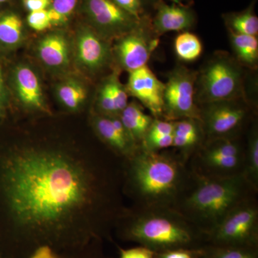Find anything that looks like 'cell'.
<instances>
[{
  "label": "cell",
  "instance_id": "ffe728a7",
  "mask_svg": "<svg viewBox=\"0 0 258 258\" xmlns=\"http://www.w3.org/2000/svg\"><path fill=\"white\" fill-rule=\"evenodd\" d=\"M231 45L239 63L249 68H255L258 62L257 36L241 35L229 31Z\"/></svg>",
  "mask_w": 258,
  "mask_h": 258
},
{
  "label": "cell",
  "instance_id": "b9f144b4",
  "mask_svg": "<svg viewBox=\"0 0 258 258\" xmlns=\"http://www.w3.org/2000/svg\"><path fill=\"white\" fill-rule=\"evenodd\" d=\"M202 258H204V257H202Z\"/></svg>",
  "mask_w": 258,
  "mask_h": 258
},
{
  "label": "cell",
  "instance_id": "ab89813d",
  "mask_svg": "<svg viewBox=\"0 0 258 258\" xmlns=\"http://www.w3.org/2000/svg\"><path fill=\"white\" fill-rule=\"evenodd\" d=\"M169 1L172 2L174 4L182 5L183 3L187 1V0H169Z\"/></svg>",
  "mask_w": 258,
  "mask_h": 258
},
{
  "label": "cell",
  "instance_id": "d4e9b609",
  "mask_svg": "<svg viewBox=\"0 0 258 258\" xmlns=\"http://www.w3.org/2000/svg\"><path fill=\"white\" fill-rule=\"evenodd\" d=\"M204 258H258L257 247H219L207 245L204 247Z\"/></svg>",
  "mask_w": 258,
  "mask_h": 258
},
{
  "label": "cell",
  "instance_id": "7c38bea8",
  "mask_svg": "<svg viewBox=\"0 0 258 258\" xmlns=\"http://www.w3.org/2000/svg\"><path fill=\"white\" fill-rule=\"evenodd\" d=\"M164 88V83L157 79L147 66L129 72L128 93L138 99L155 118H163Z\"/></svg>",
  "mask_w": 258,
  "mask_h": 258
},
{
  "label": "cell",
  "instance_id": "3957f363",
  "mask_svg": "<svg viewBox=\"0 0 258 258\" xmlns=\"http://www.w3.org/2000/svg\"><path fill=\"white\" fill-rule=\"evenodd\" d=\"M257 191L242 174L215 177L191 171L188 184L173 208L207 235L231 210L257 196Z\"/></svg>",
  "mask_w": 258,
  "mask_h": 258
},
{
  "label": "cell",
  "instance_id": "1f68e13d",
  "mask_svg": "<svg viewBox=\"0 0 258 258\" xmlns=\"http://www.w3.org/2000/svg\"><path fill=\"white\" fill-rule=\"evenodd\" d=\"M79 2V0H51L50 8L69 20L77 8Z\"/></svg>",
  "mask_w": 258,
  "mask_h": 258
},
{
  "label": "cell",
  "instance_id": "6da1fadb",
  "mask_svg": "<svg viewBox=\"0 0 258 258\" xmlns=\"http://www.w3.org/2000/svg\"><path fill=\"white\" fill-rule=\"evenodd\" d=\"M103 165L56 149H28L13 154L2 173V187L13 221L23 231L55 235L81 218L117 220L118 176Z\"/></svg>",
  "mask_w": 258,
  "mask_h": 258
},
{
  "label": "cell",
  "instance_id": "30bf717a",
  "mask_svg": "<svg viewBox=\"0 0 258 258\" xmlns=\"http://www.w3.org/2000/svg\"><path fill=\"white\" fill-rule=\"evenodd\" d=\"M204 105L200 120L207 139L237 137L248 116V108L238 100Z\"/></svg>",
  "mask_w": 258,
  "mask_h": 258
},
{
  "label": "cell",
  "instance_id": "5bb4252c",
  "mask_svg": "<svg viewBox=\"0 0 258 258\" xmlns=\"http://www.w3.org/2000/svg\"><path fill=\"white\" fill-rule=\"evenodd\" d=\"M76 58L79 63L88 71H99L108 62L109 47L93 30L83 28L77 37Z\"/></svg>",
  "mask_w": 258,
  "mask_h": 258
},
{
  "label": "cell",
  "instance_id": "836d02e7",
  "mask_svg": "<svg viewBox=\"0 0 258 258\" xmlns=\"http://www.w3.org/2000/svg\"><path fill=\"white\" fill-rule=\"evenodd\" d=\"M155 252L141 245L128 249H120V258H154Z\"/></svg>",
  "mask_w": 258,
  "mask_h": 258
},
{
  "label": "cell",
  "instance_id": "e575fe53",
  "mask_svg": "<svg viewBox=\"0 0 258 258\" xmlns=\"http://www.w3.org/2000/svg\"><path fill=\"white\" fill-rule=\"evenodd\" d=\"M51 0H24V5L29 12L47 10L50 8Z\"/></svg>",
  "mask_w": 258,
  "mask_h": 258
},
{
  "label": "cell",
  "instance_id": "4dcf8cb0",
  "mask_svg": "<svg viewBox=\"0 0 258 258\" xmlns=\"http://www.w3.org/2000/svg\"><path fill=\"white\" fill-rule=\"evenodd\" d=\"M173 134L144 139L141 147L149 151L160 152L172 147Z\"/></svg>",
  "mask_w": 258,
  "mask_h": 258
},
{
  "label": "cell",
  "instance_id": "60d3db41",
  "mask_svg": "<svg viewBox=\"0 0 258 258\" xmlns=\"http://www.w3.org/2000/svg\"><path fill=\"white\" fill-rule=\"evenodd\" d=\"M8 0H0V3H5V2H8Z\"/></svg>",
  "mask_w": 258,
  "mask_h": 258
},
{
  "label": "cell",
  "instance_id": "7a4b0ae2",
  "mask_svg": "<svg viewBox=\"0 0 258 258\" xmlns=\"http://www.w3.org/2000/svg\"><path fill=\"white\" fill-rule=\"evenodd\" d=\"M124 161L123 189L136 207L174 208L191 175L188 163L175 153L139 146Z\"/></svg>",
  "mask_w": 258,
  "mask_h": 258
},
{
  "label": "cell",
  "instance_id": "7bdbcfd3",
  "mask_svg": "<svg viewBox=\"0 0 258 258\" xmlns=\"http://www.w3.org/2000/svg\"><path fill=\"white\" fill-rule=\"evenodd\" d=\"M0 258H1V257H0Z\"/></svg>",
  "mask_w": 258,
  "mask_h": 258
},
{
  "label": "cell",
  "instance_id": "f35d334b",
  "mask_svg": "<svg viewBox=\"0 0 258 258\" xmlns=\"http://www.w3.org/2000/svg\"><path fill=\"white\" fill-rule=\"evenodd\" d=\"M159 0H142L143 3H148V4H152L156 5Z\"/></svg>",
  "mask_w": 258,
  "mask_h": 258
},
{
  "label": "cell",
  "instance_id": "4fadbf2b",
  "mask_svg": "<svg viewBox=\"0 0 258 258\" xmlns=\"http://www.w3.org/2000/svg\"><path fill=\"white\" fill-rule=\"evenodd\" d=\"M155 16L152 20L153 30L157 35L168 32L187 31L196 23L192 9L183 5H168L159 0L155 5Z\"/></svg>",
  "mask_w": 258,
  "mask_h": 258
},
{
  "label": "cell",
  "instance_id": "44dd1931",
  "mask_svg": "<svg viewBox=\"0 0 258 258\" xmlns=\"http://www.w3.org/2000/svg\"><path fill=\"white\" fill-rule=\"evenodd\" d=\"M254 3H252L242 11L224 15V21L228 31L257 36L258 18L254 13Z\"/></svg>",
  "mask_w": 258,
  "mask_h": 258
},
{
  "label": "cell",
  "instance_id": "74e56055",
  "mask_svg": "<svg viewBox=\"0 0 258 258\" xmlns=\"http://www.w3.org/2000/svg\"><path fill=\"white\" fill-rule=\"evenodd\" d=\"M47 13H48L49 19L51 25H55V26H59V25H64V23H67L68 20H66L64 17L59 14L55 10L49 8L47 9Z\"/></svg>",
  "mask_w": 258,
  "mask_h": 258
},
{
  "label": "cell",
  "instance_id": "9c48e42d",
  "mask_svg": "<svg viewBox=\"0 0 258 258\" xmlns=\"http://www.w3.org/2000/svg\"><path fill=\"white\" fill-rule=\"evenodd\" d=\"M158 45L159 39L153 30L152 20L144 15L133 30L120 37L115 45V55L120 66L131 72L147 66Z\"/></svg>",
  "mask_w": 258,
  "mask_h": 258
},
{
  "label": "cell",
  "instance_id": "484cf974",
  "mask_svg": "<svg viewBox=\"0 0 258 258\" xmlns=\"http://www.w3.org/2000/svg\"><path fill=\"white\" fill-rule=\"evenodd\" d=\"M98 106L103 115H106V116L118 115L108 80L100 89L98 93Z\"/></svg>",
  "mask_w": 258,
  "mask_h": 258
},
{
  "label": "cell",
  "instance_id": "f546056e",
  "mask_svg": "<svg viewBox=\"0 0 258 258\" xmlns=\"http://www.w3.org/2000/svg\"><path fill=\"white\" fill-rule=\"evenodd\" d=\"M203 256L204 248H179L155 252L154 258H202Z\"/></svg>",
  "mask_w": 258,
  "mask_h": 258
},
{
  "label": "cell",
  "instance_id": "4316f807",
  "mask_svg": "<svg viewBox=\"0 0 258 258\" xmlns=\"http://www.w3.org/2000/svg\"><path fill=\"white\" fill-rule=\"evenodd\" d=\"M108 81L114 100L117 113L119 115L128 103L127 91L118 81V77L115 75L111 76Z\"/></svg>",
  "mask_w": 258,
  "mask_h": 258
},
{
  "label": "cell",
  "instance_id": "d590c367",
  "mask_svg": "<svg viewBox=\"0 0 258 258\" xmlns=\"http://www.w3.org/2000/svg\"><path fill=\"white\" fill-rule=\"evenodd\" d=\"M30 258H59L49 246L42 245L36 249Z\"/></svg>",
  "mask_w": 258,
  "mask_h": 258
},
{
  "label": "cell",
  "instance_id": "52a82bcc",
  "mask_svg": "<svg viewBox=\"0 0 258 258\" xmlns=\"http://www.w3.org/2000/svg\"><path fill=\"white\" fill-rule=\"evenodd\" d=\"M206 237L208 245L257 247V196L248 199L231 210Z\"/></svg>",
  "mask_w": 258,
  "mask_h": 258
},
{
  "label": "cell",
  "instance_id": "8992f818",
  "mask_svg": "<svg viewBox=\"0 0 258 258\" xmlns=\"http://www.w3.org/2000/svg\"><path fill=\"white\" fill-rule=\"evenodd\" d=\"M240 64L226 54L211 59L197 76L195 93L202 104L239 100L243 76Z\"/></svg>",
  "mask_w": 258,
  "mask_h": 258
},
{
  "label": "cell",
  "instance_id": "d6986e66",
  "mask_svg": "<svg viewBox=\"0 0 258 258\" xmlns=\"http://www.w3.org/2000/svg\"><path fill=\"white\" fill-rule=\"evenodd\" d=\"M23 22L20 15L12 11L0 14V46L16 48L23 40Z\"/></svg>",
  "mask_w": 258,
  "mask_h": 258
},
{
  "label": "cell",
  "instance_id": "2e32d148",
  "mask_svg": "<svg viewBox=\"0 0 258 258\" xmlns=\"http://www.w3.org/2000/svg\"><path fill=\"white\" fill-rule=\"evenodd\" d=\"M37 54L47 67L62 69L69 64V45L60 32H52L42 37L37 45Z\"/></svg>",
  "mask_w": 258,
  "mask_h": 258
},
{
  "label": "cell",
  "instance_id": "603a6c76",
  "mask_svg": "<svg viewBox=\"0 0 258 258\" xmlns=\"http://www.w3.org/2000/svg\"><path fill=\"white\" fill-rule=\"evenodd\" d=\"M57 98L60 103L71 111H76L82 106L87 97V91L82 83L75 80H69L57 88Z\"/></svg>",
  "mask_w": 258,
  "mask_h": 258
},
{
  "label": "cell",
  "instance_id": "8fae6325",
  "mask_svg": "<svg viewBox=\"0 0 258 258\" xmlns=\"http://www.w3.org/2000/svg\"><path fill=\"white\" fill-rule=\"evenodd\" d=\"M83 9L98 31L108 36L124 35L141 20L121 9L113 0H84Z\"/></svg>",
  "mask_w": 258,
  "mask_h": 258
},
{
  "label": "cell",
  "instance_id": "f1b7e54d",
  "mask_svg": "<svg viewBox=\"0 0 258 258\" xmlns=\"http://www.w3.org/2000/svg\"><path fill=\"white\" fill-rule=\"evenodd\" d=\"M174 121L163 119V118H154L144 139L152 138V137H160V136L170 135V134H174Z\"/></svg>",
  "mask_w": 258,
  "mask_h": 258
},
{
  "label": "cell",
  "instance_id": "8d00e7d4",
  "mask_svg": "<svg viewBox=\"0 0 258 258\" xmlns=\"http://www.w3.org/2000/svg\"><path fill=\"white\" fill-rule=\"evenodd\" d=\"M8 96H7L6 88H5L4 79H3V72L0 67V117L4 113L6 108Z\"/></svg>",
  "mask_w": 258,
  "mask_h": 258
},
{
  "label": "cell",
  "instance_id": "7402d4cb",
  "mask_svg": "<svg viewBox=\"0 0 258 258\" xmlns=\"http://www.w3.org/2000/svg\"><path fill=\"white\" fill-rule=\"evenodd\" d=\"M243 176L258 191V129L255 123L252 124L246 144Z\"/></svg>",
  "mask_w": 258,
  "mask_h": 258
},
{
  "label": "cell",
  "instance_id": "5b68a950",
  "mask_svg": "<svg viewBox=\"0 0 258 258\" xmlns=\"http://www.w3.org/2000/svg\"><path fill=\"white\" fill-rule=\"evenodd\" d=\"M245 147L237 137L207 139L190 158L188 165L201 176L243 175Z\"/></svg>",
  "mask_w": 258,
  "mask_h": 258
},
{
  "label": "cell",
  "instance_id": "ac0fdd59",
  "mask_svg": "<svg viewBox=\"0 0 258 258\" xmlns=\"http://www.w3.org/2000/svg\"><path fill=\"white\" fill-rule=\"evenodd\" d=\"M118 116L130 138L137 145L140 146L154 119V117L147 115L141 105L136 102L128 103Z\"/></svg>",
  "mask_w": 258,
  "mask_h": 258
},
{
  "label": "cell",
  "instance_id": "d6a6232c",
  "mask_svg": "<svg viewBox=\"0 0 258 258\" xmlns=\"http://www.w3.org/2000/svg\"><path fill=\"white\" fill-rule=\"evenodd\" d=\"M121 9L133 15L136 18L141 19L144 16L143 2L142 0H113Z\"/></svg>",
  "mask_w": 258,
  "mask_h": 258
},
{
  "label": "cell",
  "instance_id": "277c9868",
  "mask_svg": "<svg viewBox=\"0 0 258 258\" xmlns=\"http://www.w3.org/2000/svg\"><path fill=\"white\" fill-rule=\"evenodd\" d=\"M118 220L127 238L154 252L208 245L203 231L172 208L134 206L123 210Z\"/></svg>",
  "mask_w": 258,
  "mask_h": 258
},
{
  "label": "cell",
  "instance_id": "9a60e30c",
  "mask_svg": "<svg viewBox=\"0 0 258 258\" xmlns=\"http://www.w3.org/2000/svg\"><path fill=\"white\" fill-rule=\"evenodd\" d=\"M15 93L22 104L30 109L47 113L40 80L33 70L26 64H19L13 74Z\"/></svg>",
  "mask_w": 258,
  "mask_h": 258
},
{
  "label": "cell",
  "instance_id": "83f0119b",
  "mask_svg": "<svg viewBox=\"0 0 258 258\" xmlns=\"http://www.w3.org/2000/svg\"><path fill=\"white\" fill-rule=\"evenodd\" d=\"M29 27L37 32H42L50 28L51 25L47 10L30 12L27 17Z\"/></svg>",
  "mask_w": 258,
  "mask_h": 258
},
{
  "label": "cell",
  "instance_id": "cb8c5ba5",
  "mask_svg": "<svg viewBox=\"0 0 258 258\" xmlns=\"http://www.w3.org/2000/svg\"><path fill=\"white\" fill-rule=\"evenodd\" d=\"M174 50L180 60L192 62L201 55L203 47L200 38L196 35L184 31L176 37Z\"/></svg>",
  "mask_w": 258,
  "mask_h": 258
},
{
  "label": "cell",
  "instance_id": "ba28073f",
  "mask_svg": "<svg viewBox=\"0 0 258 258\" xmlns=\"http://www.w3.org/2000/svg\"><path fill=\"white\" fill-rule=\"evenodd\" d=\"M198 74L177 66L164 83L163 118L175 121L184 118L200 119V108L195 102V83Z\"/></svg>",
  "mask_w": 258,
  "mask_h": 258
},
{
  "label": "cell",
  "instance_id": "e0dca14e",
  "mask_svg": "<svg viewBox=\"0 0 258 258\" xmlns=\"http://www.w3.org/2000/svg\"><path fill=\"white\" fill-rule=\"evenodd\" d=\"M93 126L101 140L115 154L124 159L130 157L139 147L128 137L122 135L115 129L109 116L97 115L93 120Z\"/></svg>",
  "mask_w": 258,
  "mask_h": 258
}]
</instances>
